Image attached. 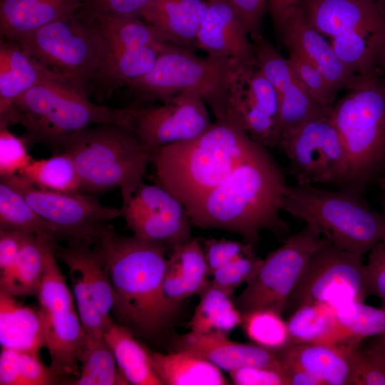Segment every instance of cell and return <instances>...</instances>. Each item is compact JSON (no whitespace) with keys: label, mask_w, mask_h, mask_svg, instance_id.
Wrapping results in <instances>:
<instances>
[{"label":"cell","mask_w":385,"mask_h":385,"mask_svg":"<svg viewBox=\"0 0 385 385\" xmlns=\"http://www.w3.org/2000/svg\"><path fill=\"white\" fill-rule=\"evenodd\" d=\"M49 72L16 42L1 37L0 122L6 119L14 101Z\"/></svg>","instance_id":"83f0119b"},{"label":"cell","mask_w":385,"mask_h":385,"mask_svg":"<svg viewBox=\"0 0 385 385\" xmlns=\"http://www.w3.org/2000/svg\"><path fill=\"white\" fill-rule=\"evenodd\" d=\"M288 51L287 59L305 89L322 108L331 111L338 92L305 57L297 51Z\"/></svg>","instance_id":"60d3db41"},{"label":"cell","mask_w":385,"mask_h":385,"mask_svg":"<svg viewBox=\"0 0 385 385\" xmlns=\"http://www.w3.org/2000/svg\"><path fill=\"white\" fill-rule=\"evenodd\" d=\"M171 249L163 290L172 304L180 306L183 301L198 295L206 287L210 274L200 238L192 237Z\"/></svg>","instance_id":"603a6c76"},{"label":"cell","mask_w":385,"mask_h":385,"mask_svg":"<svg viewBox=\"0 0 385 385\" xmlns=\"http://www.w3.org/2000/svg\"><path fill=\"white\" fill-rule=\"evenodd\" d=\"M231 61L168 43L153 68L128 86L144 101L168 99L183 92L200 96L216 120L228 115Z\"/></svg>","instance_id":"9c48e42d"},{"label":"cell","mask_w":385,"mask_h":385,"mask_svg":"<svg viewBox=\"0 0 385 385\" xmlns=\"http://www.w3.org/2000/svg\"><path fill=\"white\" fill-rule=\"evenodd\" d=\"M206 9V0H151L140 18L168 42L192 51Z\"/></svg>","instance_id":"7402d4cb"},{"label":"cell","mask_w":385,"mask_h":385,"mask_svg":"<svg viewBox=\"0 0 385 385\" xmlns=\"http://www.w3.org/2000/svg\"><path fill=\"white\" fill-rule=\"evenodd\" d=\"M10 40L89 96L96 87L112 88L104 39L79 12Z\"/></svg>","instance_id":"52a82bcc"},{"label":"cell","mask_w":385,"mask_h":385,"mask_svg":"<svg viewBox=\"0 0 385 385\" xmlns=\"http://www.w3.org/2000/svg\"><path fill=\"white\" fill-rule=\"evenodd\" d=\"M125 110L126 125L152 150L194 138L211 124L207 105L193 92L180 93L160 106Z\"/></svg>","instance_id":"2e32d148"},{"label":"cell","mask_w":385,"mask_h":385,"mask_svg":"<svg viewBox=\"0 0 385 385\" xmlns=\"http://www.w3.org/2000/svg\"><path fill=\"white\" fill-rule=\"evenodd\" d=\"M328 242L316 228L306 224L288 237L262 259L255 276L236 298L239 310L270 309L282 314L307 261Z\"/></svg>","instance_id":"8fae6325"},{"label":"cell","mask_w":385,"mask_h":385,"mask_svg":"<svg viewBox=\"0 0 385 385\" xmlns=\"http://www.w3.org/2000/svg\"><path fill=\"white\" fill-rule=\"evenodd\" d=\"M277 31L288 51L305 57L337 92L354 84L357 76L341 61L324 36L310 25L299 4L288 13Z\"/></svg>","instance_id":"ffe728a7"},{"label":"cell","mask_w":385,"mask_h":385,"mask_svg":"<svg viewBox=\"0 0 385 385\" xmlns=\"http://www.w3.org/2000/svg\"><path fill=\"white\" fill-rule=\"evenodd\" d=\"M365 266L372 294L381 299V307L385 309V265L369 255Z\"/></svg>","instance_id":"db71d44e"},{"label":"cell","mask_w":385,"mask_h":385,"mask_svg":"<svg viewBox=\"0 0 385 385\" xmlns=\"http://www.w3.org/2000/svg\"><path fill=\"white\" fill-rule=\"evenodd\" d=\"M255 143L236 119L216 120L194 138L153 150L157 184L188 210L224 181Z\"/></svg>","instance_id":"3957f363"},{"label":"cell","mask_w":385,"mask_h":385,"mask_svg":"<svg viewBox=\"0 0 385 385\" xmlns=\"http://www.w3.org/2000/svg\"><path fill=\"white\" fill-rule=\"evenodd\" d=\"M380 203L381 207V213L384 218L383 230L381 234V240L385 243V194H383L380 197Z\"/></svg>","instance_id":"680465c9"},{"label":"cell","mask_w":385,"mask_h":385,"mask_svg":"<svg viewBox=\"0 0 385 385\" xmlns=\"http://www.w3.org/2000/svg\"><path fill=\"white\" fill-rule=\"evenodd\" d=\"M379 184L381 187V188L385 190V175L383 176V178L380 180L379 182Z\"/></svg>","instance_id":"91938a15"},{"label":"cell","mask_w":385,"mask_h":385,"mask_svg":"<svg viewBox=\"0 0 385 385\" xmlns=\"http://www.w3.org/2000/svg\"><path fill=\"white\" fill-rule=\"evenodd\" d=\"M329 115L343 143L348 169L341 189L361 194L385 175V81L357 76Z\"/></svg>","instance_id":"8992f818"},{"label":"cell","mask_w":385,"mask_h":385,"mask_svg":"<svg viewBox=\"0 0 385 385\" xmlns=\"http://www.w3.org/2000/svg\"><path fill=\"white\" fill-rule=\"evenodd\" d=\"M356 345L296 344L276 353L279 358L303 368L322 385H352L353 352Z\"/></svg>","instance_id":"cb8c5ba5"},{"label":"cell","mask_w":385,"mask_h":385,"mask_svg":"<svg viewBox=\"0 0 385 385\" xmlns=\"http://www.w3.org/2000/svg\"><path fill=\"white\" fill-rule=\"evenodd\" d=\"M369 345L380 354L385 362V334L373 337Z\"/></svg>","instance_id":"6f0895ef"},{"label":"cell","mask_w":385,"mask_h":385,"mask_svg":"<svg viewBox=\"0 0 385 385\" xmlns=\"http://www.w3.org/2000/svg\"><path fill=\"white\" fill-rule=\"evenodd\" d=\"M31 159L26 140L11 133L8 127H0V178L18 174Z\"/></svg>","instance_id":"f6af8a7d"},{"label":"cell","mask_w":385,"mask_h":385,"mask_svg":"<svg viewBox=\"0 0 385 385\" xmlns=\"http://www.w3.org/2000/svg\"><path fill=\"white\" fill-rule=\"evenodd\" d=\"M210 276L217 270L245 255L254 253L252 244L225 238L201 240Z\"/></svg>","instance_id":"bcb514c9"},{"label":"cell","mask_w":385,"mask_h":385,"mask_svg":"<svg viewBox=\"0 0 385 385\" xmlns=\"http://www.w3.org/2000/svg\"><path fill=\"white\" fill-rule=\"evenodd\" d=\"M17 190L68 243L94 244L100 230L121 217L120 208L106 205L81 192H59L35 187L19 175L1 178Z\"/></svg>","instance_id":"4fadbf2b"},{"label":"cell","mask_w":385,"mask_h":385,"mask_svg":"<svg viewBox=\"0 0 385 385\" xmlns=\"http://www.w3.org/2000/svg\"><path fill=\"white\" fill-rule=\"evenodd\" d=\"M241 314L240 326L254 344L275 352L289 346L288 328L282 314L270 309L252 310Z\"/></svg>","instance_id":"74e56055"},{"label":"cell","mask_w":385,"mask_h":385,"mask_svg":"<svg viewBox=\"0 0 385 385\" xmlns=\"http://www.w3.org/2000/svg\"><path fill=\"white\" fill-rule=\"evenodd\" d=\"M120 209L126 227L144 240L173 248L192 237L185 207L158 184L143 182Z\"/></svg>","instance_id":"e0dca14e"},{"label":"cell","mask_w":385,"mask_h":385,"mask_svg":"<svg viewBox=\"0 0 385 385\" xmlns=\"http://www.w3.org/2000/svg\"><path fill=\"white\" fill-rule=\"evenodd\" d=\"M307 21L323 36L361 34L385 43V6L366 0H299Z\"/></svg>","instance_id":"ac0fdd59"},{"label":"cell","mask_w":385,"mask_h":385,"mask_svg":"<svg viewBox=\"0 0 385 385\" xmlns=\"http://www.w3.org/2000/svg\"><path fill=\"white\" fill-rule=\"evenodd\" d=\"M278 94L255 63L231 61L228 115L266 148H279Z\"/></svg>","instance_id":"9a60e30c"},{"label":"cell","mask_w":385,"mask_h":385,"mask_svg":"<svg viewBox=\"0 0 385 385\" xmlns=\"http://www.w3.org/2000/svg\"><path fill=\"white\" fill-rule=\"evenodd\" d=\"M228 374L236 385H289L282 366H246Z\"/></svg>","instance_id":"c3c4849f"},{"label":"cell","mask_w":385,"mask_h":385,"mask_svg":"<svg viewBox=\"0 0 385 385\" xmlns=\"http://www.w3.org/2000/svg\"><path fill=\"white\" fill-rule=\"evenodd\" d=\"M36 297L50 367L61 384H68L79 374L78 359L85 333L73 294L56 262L51 240L46 244V268Z\"/></svg>","instance_id":"30bf717a"},{"label":"cell","mask_w":385,"mask_h":385,"mask_svg":"<svg viewBox=\"0 0 385 385\" xmlns=\"http://www.w3.org/2000/svg\"><path fill=\"white\" fill-rule=\"evenodd\" d=\"M58 152L72 158L81 192L99 194L118 188L124 201L144 182L153 150L128 125L101 123L67 138Z\"/></svg>","instance_id":"5b68a950"},{"label":"cell","mask_w":385,"mask_h":385,"mask_svg":"<svg viewBox=\"0 0 385 385\" xmlns=\"http://www.w3.org/2000/svg\"><path fill=\"white\" fill-rule=\"evenodd\" d=\"M68 271L77 312L85 334L103 337L107 326L95 304L89 287L78 272Z\"/></svg>","instance_id":"b9f144b4"},{"label":"cell","mask_w":385,"mask_h":385,"mask_svg":"<svg viewBox=\"0 0 385 385\" xmlns=\"http://www.w3.org/2000/svg\"><path fill=\"white\" fill-rule=\"evenodd\" d=\"M151 364L163 384L226 385L222 371L207 360L185 351L163 354L148 348Z\"/></svg>","instance_id":"f1b7e54d"},{"label":"cell","mask_w":385,"mask_h":385,"mask_svg":"<svg viewBox=\"0 0 385 385\" xmlns=\"http://www.w3.org/2000/svg\"><path fill=\"white\" fill-rule=\"evenodd\" d=\"M227 1L240 18L251 39L262 34V22L269 0Z\"/></svg>","instance_id":"f907efd6"},{"label":"cell","mask_w":385,"mask_h":385,"mask_svg":"<svg viewBox=\"0 0 385 385\" xmlns=\"http://www.w3.org/2000/svg\"><path fill=\"white\" fill-rule=\"evenodd\" d=\"M91 21L108 46L138 48L169 43L153 26L140 17L104 16Z\"/></svg>","instance_id":"e575fe53"},{"label":"cell","mask_w":385,"mask_h":385,"mask_svg":"<svg viewBox=\"0 0 385 385\" xmlns=\"http://www.w3.org/2000/svg\"><path fill=\"white\" fill-rule=\"evenodd\" d=\"M352 385H385V362L369 344L354 347Z\"/></svg>","instance_id":"ee69618b"},{"label":"cell","mask_w":385,"mask_h":385,"mask_svg":"<svg viewBox=\"0 0 385 385\" xmlns=\"http://www.w3.org/2000/svg\"><path fill=\"white\" fill-rule=\"evenodd\" d=\"M94 244L91 247V243L80 241L68 243L67 247H62L53 243V250L68 270L81 274L108 327L113 322L110 316L113 307V293L106 263L99 247Z\"/></svg>","instance_id":"484cf974"},{"label":"cell","mask_w":385,"mask_h":385,"mask_svg":"<svg viewBox=\"0 0 385 385\" xmlns=\"http://www.w3.org/2000/svg\"><path fill=\"white\" fill-rule=\"evenodd\" d=\"M329 113L306 121L281 140L279 148L287 157L297 184L341 187L345 180L347 156Z\"/></svg>","instance_id":"5bb4252c"},{"label":"cell","mask_w":385,"mask_h":385,"mask_svg":"<svg viewBox=\"0 0 385 385\" xmlns=\"http://www.w3.org/2000/svg\"><path fill=\"white\" fill-rule=\"evenodd\" d=\"M283 211L316 228L334 246L361 257L381 240L382 213L351 191L288 185Z\"/></svg>","instance_id":"ba28073f"},{"label":"cell","mask_w":385,"mask_h":385,"mask_svg":"<svg viewBox=\"0 0 385 385\" xmlns=\"http://www.w3.org/2000/svg\"><path fill=\"white\" fill-rule=\"evenodd\" d=\"M262 262L255 252L241 256L214 272L210 284L232 296L237 287L255 276Z\"/></svg>","instance_id":"7bdbcfd3"},{"label":"cell","mask_w":385,"mask_h":385,"mask_svg":"<svg viewBox=\"0 0 385 385\" xmlns=\"http://www.w3.org/2000/svg\"><path fill=\"white\" fill-rule=\"evenodd\" d=\"M279 360L289 385H322L317 379L297 364L284 359L279 358Z\"/></svg>","instance_id":"11a10c76"},{"label":"cell","mask_w":385,"mask_h":385,"mask_svg":"<svg viewBox=\"0 0 385 385\" xmlns=\"http://www.w3.org/2000/svg\"><path fill=\"white\" fill-rule=\"evenodd\" d=\"M20 351L1 347L0 354V384L21 385L19 371Z\"/></svg>","instance_id":"f5cc1de1"},{"label":"cell","mask_w":385,"mask_h":385,"mask_svg":"<svg viewBox=\"0 0 385 385\" xmlns=\"http://www.w3.org/2000/svg\"><path fill=\"white\" fill-rule=\"evenodd\" d=\"M0 230L44 235L53 242L61 240L55 229L31 207L14 188L0 182Z\"/></svg>","instance_id":"d590c367"},{"label":"cell","mask_w":385,"mask_h":385,"mask_svg":"<svg viewBox=\"0 0 385 385\" xmlns=\"http://www.w3.org/2000/svg\"><path fill=\"white\" fill-rule=\"evenodd\" d=\"M336 314L340 324L359 343L366 338L385 334L384 308L351 300L337 305Z\"/></svg>","instance_id":"f35d334b"},{"label":"cell","mask_w":385,"mask_h":385,"mask_svg":"<svg viewBox=\"0 0 385 385\" xmlns=\"http://www.w3.org/2000/svg\"><path fill=\"white\" fill-rule=\"evenodd\" d=\"M175 350L185 351L211 362L222 371L230 372L246 366H281L275 351L255 344L230 339L221 332H190L178 337Z\"/></svg>","instance_id":"44dd1931"},{"label":"cell","mask_w":385,"mask_h":385,"mask_svg":"<svg viewBox=\"0 0 385 385\" xmlns=\"http://www.w3.org/2000/svg\"><path fill=\"white\" fill-rule=\"evenodd\" d=\"M35 187L59 192H81V182L71 156L60 152L34 159L18 173Z\"/></svg>","instance_id":"8d00e7d4"},{"label":"cell","mask_w":385,"mask_h":385,"mask_svg":"<svg viewBox=\"0 0 385 385\" xmlns=\"http://www.w3.org/2000/svg\"><path fill=\"white\" fill-rule=\"evenodd\" d=\"M95 243L108 272L115 317L142 334L160 333L179 307L167 299L163 290L167 247L118 235L110 223L100 230Z\"/></svg>","instance_id":"7a4b0ae2"},{"label":"cell","mask_w":385,"mask_h":385,"mask_svg":"<svg viewBox=\"0 0 385 385\" xmlns=\"http://www.w3.org/2000/svg\"><path fill=\"white\" fill-rule=\"evenodd\" d=\"M207 9L196 38V48L207 55L255 63L253 43L240 18L227 0H206Z\"/></svg>","instance_id":"d6986e66"},{"label":"cell","mask_w":385,"mask_h":385,"mask_svg":"<svg viewBox=\"0 0 385 385\" xmlns=\"http://www.w3.org/2000/svg\"><path fill=\"white\" fill-rule=\"evenodd\" d=\"M19 371L21 385H50L61 384L51 368L42 364L38 356L20 351Z\"/></svg>","instance_id":"681fc988"},{"label":"cell","mask_w":385,"mask_h":385,"mask_svg":"<svg viewBox=\"0 0 385 385\" xmlns=\"http://www.w3.org/2000/svg\"><path fill=\"white\" fill-rule=\"evenodd\" d=\"M103 338L129 384L163 385L151 364L148 348L134 338L130 329L113 322L105 329Z\"/></svg>","instance_id":"4dcf8cb0"},{"label":"cell","mask_w":385,"mask_h":385,"mask_svg":"<svg viewBox=\"0 0 385 385\" xmlns=\"http://www.w3.org/2000/svg\"><path fill=\"white\" fill-rule=\"evenodd\" d=\"M287 186L282 168L256 142L230 175L187 212L193 226L235 233L255 245L264 230L277 236L289 232L281 217Z\"/></svg>","instance_id":"6da1fadb"},{"label":"cell","mask_w":385,"mask_h":385,"mask_svg":"<svg viewBox=\"0 0 385 385\" xmlns=\"http://www.w3.org/2000/svg\"><path fill=\"white\" fill-rule=\"evenodd\" d=\"M48 237L24 233L17 261L12 270L0 278V292L17 297H36L46 268Z\"/></svg>","instance_id":"1f68e13d"},{"label":"cell","mask_w":385,"mask_h":385,"mask_svg":"<svg viewBox=\"0 0 385 385\" xmlns=\"http://www.w3.org/2000/svg\"><path fill=\"white\" fill-rule=\"evenodd\" d=\"M78 376L72 385L129 384L120 372L115 356L103 337L85 334L79 354Z\"/></svg>","instance_id":"836d02e7"},{"label":"cell","mask_w":385,"mask_h":385,"mask_svg":"<svg viewBox=\"0 0 385 385\" xmlns=\"http://www.w3.org/2000/svg\"><path fill=\"white\" fill-rule=\"evenodd\" d=\"M385 6V0H366Z\"/></svg>","instance_id":"94428289"},{"label":"cell","mask_w":385,"mask_h":385,"mask_svg":"<svg viewBox=\"0 0 385 385\" xmlns=\"http://www.w3.org/2000/svg\"><path fill=\"white\" fill-rule=\"evenodd\" d=\"M0 341L1 347L38 355L44 347L38 309L24 306L15 297L0 292Z\"/></svg>","instance_id":"f546056e"},{"label":"cell","mask_w":385,"mask_h":385,"mask_svg":"<svg viewBox=\"0 0 385 385\" xmlns=\"http://www.w3.org/2000/svg\"><path fill=\"white\" fill-rule=\"evenodd\" d=\"M199 302L188 327L197 333L228 334L241 325L242 314L230 295L209 284L198 294Z\"/></svg>","instance_id":"d6a6232c"},{"label":"cell","mask_w":385,"mask_h":385,"mask_svg":"<svg viewBox=\"0 0 385 385\" xmlns=\"http://www.w3.org/2000/svg\"><path fill=\"white\" fill-rule=\"evenodd\" d=\"M151 0H85L79 12L91 21L104 16L140 17Z\"/></svg>","instance_id":"7dc6e473"},{"label":"cell","mask_w":385,"mask_h":385,"mask_svg":"<svg viewBox=\"0 0 385 385\" xmlns=\"http://www.w3.org/2000/svg\"><path fill=\"white\" fill-rule=\"evenodd\" d=\"M299 4V0H269L268 7L278 31L288 13Z\"/></svg>","instance_id":"9f6ffc18"},{"label":"cell","mask_w":385,"mask_h":385,"mask_svg":"<svg viewBox=\"0 0 385 385\" xmlns=\"http://www.w3.org/2000/svg\"><path fill=\"white\" fill-rule=\"evenodd\" d=\"M101 123L126 125L125 108L96 103L85 91L49 72L14 101L0 127L20 124L26 142L43 144L57 153L67 138Z\"/></svg>","instance_id":"277c9868"},{"label":"cell","mask_w":385,"mask_h":385,"mask_svg":"<svg viewBox=\"0 0 385 385\" xmlns=\"http://www.w3.org/2000/svg\"><path fill=\"white\" fill-rule=\"evenodd\" d=\"M24 232L0 230V278L14 268L21 247Z\"/></svg>","instance_id":"816d5d0a"},{"label":"cell","mask_w":385,"mask_h":385,"mask_svg":"<svg viewBox=\"0 0 385 385\" xmlns=\"http://www.w3.org/2000/svg\"><path fill=\"white\" fill-rule=\"evenodd\" d=\"M256 64L279 95L298 78L287 58L284 57L262 34L252 38Z\"/></svg>","instance_id":"ab89813d"},{"label":"cell","mask_w":385,"mask_h":385,"mask_svg":"<svg viewBox=\"0 0 385 385\" xmlns=\"http://www.w3.org/2000/svg\"><path fill=\"white\" fill-rule=\"evenodd\" d=\"M85 0H0L1 37L14 39L81 11Z\"/></svg>","instance_id":"d4e9b609"},{"label":"cell","mask_w":385,"mask_h":385,"mask_svg":"<svg viewBox=\"0 0 385 385\" xmlns=\"http://www.w3.org/2000/svg\"><path fill=\"white\" fill-rule=\"evenodd\" d=\"M289 346L296 344H359L343 327L336 307L308 304L297 307L286 321Z\"/></svg>","instance_id":"4316f807"},{"label":"cell","mask_w":385,"mask_h":385,"mask_svg":"<svg viewBox=\"0 0 385 385\" xmlns=\"http://www.w3.org/2000/svg\"><path fill=\"white\" fill-rule=\"evenodd\" d=\"M373 295L362 257L328 242L314 252L292 291L286 308L364 300Z\"/></svg>","instance_id":"7c38bea8"}]
</instances>
